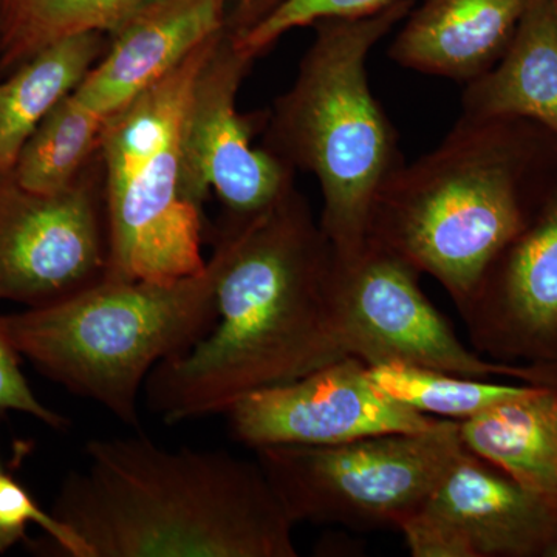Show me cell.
<instances>
[{
	"instance_id": "6da1fadb",
	"label": "cell",
	"mask_w": 557,
	"mask_h": 557,
	"mask_svg": "<svg viewBox=\"0 0 557 557\" xmlns=\"http://www.w3.org/2000/svg\"><path fill=\"white\" fill-rule=\"evenodd\" d=\"M211 332L146 380L166 423L223 416L233 403L347 358L335 298V251L293 186L248 219L223 218Z\"/></svg>"
},
{
	"instance_id": "7a4b0ae2",
	"label": "cell",
	"mask_w": 557,
	"mask_h": 557,
	"mask_svg": "<svg viewBox=\"0 0 557 557\" xmlns=\"http://www.w3.org/2000/svg\"><path fill=\"white\" fill-rule=\"evenodd\" d=\"M51 515L90 557H296L289 518L259 461L168 449L145 435L97 438Z\"/></svg>"
},
{
	"instance_id": "3957f363",
	"label": "cell",
	"mask_w": 557,
	"mask_h": 557,
	"mask_svg": "<svg viewBox=\"0 0 557 557\" xmlns=\"http://www.w3.org/2000/svg\"><path fill=\"white\" fill-rule=\"evenodd\" d=\"M556 178L552 132L527 120L460 115L437 148L381 186L368 240L434 277L460 311Z\"/></svg>"
},
{
	"instance_id": "277c9868",
	"label": "cell",
	"mask_w": 557,
	"mask_h": 557,
	"mask_svg": "<svg viewBox=\"0 0 557 557\" xmlns=\"http://www.w3.org/2000/svg\"><path fill=\"white\" fill-rule=\"evenodd\" d=\"M413 3L391 0L364 16L311 25L295 81L263 112V148L317 178L319 225L339 256L364 247L376 194L405 163L398 132L370 87L368 60Z\"/></svg>"
},
{
	"instance_id": "5b68a950",
	"label": "cell",
	"mask_w": 557,
	"mask_h": 557,
	"mask_svg": "<svg viewBox=\"0 0 557 557\" xmlns=\"http://www.w3.org/2000/svg\"><path fill=\"white\" fill-rule=\"evenodd\" d=\"M215 260L174 282L102 278L50 306L3 314L14 347L47 379L139 428V395L153 369L214 327Z\"/></svg>"
},
{
	"instance_id": "8992f818",
	"label": "cell",
	"mask_w": 557,
	"mask_h": 557,
	"mask_svg": "<svg viewBox=\"0 0 557 557\" xmlns=\"http://www.w3.org/2000/svg\"><path fill=\"white\" fill-rule=\"evenodd\" d=\"M223 33L106 121L109 281L174 282L207 269L203 208L186 196L183 131L194 83Z\"/></svg>"
},
{
	"instance_id": "52a82bcc",
	"label": "cell",
	"mask_w": 557,
	"mask_h": 557,
	"mask_svg": "<svg viewBox=\"0 0 557 557\" xmlns=\"http://www.w3.org/2000/svg\"><path fill=\"white\" fill-rule=\"evenodd\" d=\"M463 449L458 421L446 420L428 432L255 450L295 523L399 530L424 507Z\"/></svg>"
},
{
	"instance_id": "ba28073f",
	"label": "cell",
	"mask_w": 557,
	"mask_h": 557,
	"mask_svg": "<svg viewBox=\"0 0 557 557\" xmlns=\"http://www.w3.org/2000/svg\"><path fill=\"white\" fill-rule=\"evenodd\" d=\"M418 277L408 262L370 240L355 255L335 252L336 310L347 357L368 368L401 362L474 379L557 387V370L494 361L465 346Z\"/></svg>"
},
{
	"instance_id": "9c48e42d",
	"label": "cell",
	"mask_w": 557,
	"mask_h": 557,
	"mask_svg": "<svg viewBox=\"0 0 557 557\" xmlns=\"http://www.w3.org/2000/svg\"><path fill=\"white\" fill-rule=\"evenodd\" d=\"M109 267L100 150L58 194L25 189L0 174V300L50 306L98 284Z\"/></svg>"
},
{
	"instance_id": "30bf717a",
	"label": "cell",
	"mask_w": 557,
	"mask_h": 557,
	"mask_svg": "<svg viewBox=\"0 0 557 557\" xmlns=\"http://www.w3.org/2000/svg\"><path fill=\"white\" fill-rule=\"evenodd\" d=\"M255 61L226 28L194 83L183 131L186 196L203 208L212 190L231 219L252 218L296 186L295 170L252 145L263 112L245 115L237 109Z\"/></svg>"
},
{
	"instance_id": "8fae6325",
	"label": "cell",
	"mask_w": 557,
	"mask_h": 557,
	"mask_svg": "<svg viewBox=\"0 0 557 557\" xmlns=\"http://www.w3.org/2000/svg\"><path fill=\"white\" fill-rule=\"evenodd\" d=\"M223 416L233 438L251 449L341 445L373 435L428 432L446 421L388 398L370 381L368 366L354 357L244 395Z\"/></svg>"
},
{
	"instance_id": "7c38bea8",
	"label": "cell",
	"mask_w": 557,
	"mask_h": 557,
	"mask_svg": "<svg viewBox=\"0 0 557 557\" xmlns=\"http://www.w3.org/2000/svg\"><path fill=\"white\" fill-rule=\"evenodd\" d=\"M460 314L483 357L557 370V178Z\"/></svg>"
},
{
	"instance_id": "4fadbf2b",
	"label": "cell",
	"mask_w": 557,
	"mask_h": 557,
	"mask_svg": "<svg viewBox=\"0 0 557 557\" xmlns=\"http://www.w3.org/2000/svg\"><path fill=\"white\" fill-rule=\"evenodd\" d=\"M468 557H552L557 498L528 490L465 448L424 507Z\"/></svg>"
},
{
	"instance_id": "5bb4252c",
	"label": "cell",
	"mask_w": 557,
	"mask_h": 557,
	"mask_svg": "<svg viewBox=\"0 0 557 557\" xmlns=\"http://www.w3.org/2000/svg\"><path fill=\"white\" fill-rule=\"evenodd\" d=\"M231 0H150L109 33L101 60L75 94L110 116L228 27Z\"/></svg>"
},
{
	"instance_id": "9a60e30c",
	"label": "cell",
	"mask_w": 557,
	"mask_h": 557,
	"mask_svg": "<svg viewBox=\"0 0 557 557\" xmlns=\"http://www.w3.org/2000/svg\"><path fill=\"white\" fill-rule=\"evenodd\" d=\"M531 0H420L387 54L399 67L468 84L507 51Z\"/></svg>"
},
{
	"instance_id": "2e32d148",
	"label": "cell",
	"mask_w": 557,
	"mask_h": 557,
	"mask_svg": "<svg viewBox=\"0 0 557 557\" xmlns=\"http://www.w3.org/2000/svg\"><path fill=\"white\" fill-rule=\"evenodd\" d=\"M465 86L461 115L527 120L557 138V0H531L504 57Z\"/></svg>"
},
{
	"instance_id": "e0dca14e",
	"label": "cell",
	"mask_w": 557,
	"mask_h": 557,
	"mask_svg": "<svg viewBox=\"0 0 557 557\" xmlns=\"http://www.w3.org/2000/svg\"><path fill=\"white\" fill-rule=\"evenodd\" d=\"M465 448L520 485L557 498V387L522 384L458 421Z\"/></svg>"
},
{
	"instance_id": "ac0fdd59",
	"label": "cell",
	"mask_w": 557,
	"mask_h": 557,
	"mask_svg": "<svg viewBox=\"0 0 557 557\" xmlns=\"http://www.w3.org/2000/svg\"><path fill=\"white\" fill-rule=\"evenodd\" d=\"M108 46L104 32L69 36L0 78V174L13 171L33 132L78 89Z\"/></svg>"
},
{
	"instance_id": "d6986e66",
	"label": "cell",
	"mask_w": 557,
	"mask_h": 557,
	"mask_svg": "<svg viewBox=\"0 0 557 557\" xmlns=\"http://www.w3.org/2000/svg\"><path fill=\"white\" fill-rule=\"evenodd\" d=\"M150 0H0V78L50 44L115 30Z\"/></svg>"
},
{
	"instance_id": "ffe728a7",
	"label": "cell",
	"mask_w": 557,
	"mask_h": 557,
	"mask_svg": "<svg viewBox=\"0 0 557 557\" xmlns=\"http://www.w3.org/2000/svg\"><path fill=\"white\" fill-rule=\"evenodd\" d=\"M108 119L73 91L25 143L11 171L14 178L33 193L58 194L67 189L100 150Z\"/></svg>"
},
{
	"instance_id": "44dd1931",
	"label": "cell",
	"mask_w": 557,
	"mask_h": 557,
	"mask_svg": "<svg viewBox=\"0 0 557 557\" xmlns=\"http://www.w3.org/2000/svg\"><path fill=\"white\" fill-rule=\"evenodd\" d=\"M369 379L379 391L406 408L442 420L463 421L522 386L457 375L442 370L388 362L370 366Z\"/></svg>"
},
{
	"instance_id": "7402d4cb",
	"label": "cell",
	"mask_w": 557,
	"mask_h": 557,
	"mask_svg": "<svg viewBox=\"0 0 557 557\" xmlns=\"http://www.w3.org/2000/svg\"><path fill=\"white\" fill-rule=\"evenodd\" d=\"M25 542L36 555L90 557L83 541L51 512L40 508L20 480L0 475V555Z\"/></svg>"
},
{
	"instance_id": "603a6c76",
	"label": "cell",
	"mask_w": 557,
	"mask_h": 557,
	"mask_svg": "<svg viewBox=\"0 0 557 557\" xmlns=\"http://www.w3.org/2000/svg\"><path fill=\"white\" fill-rule=\"evenodd\" d=\"M391 0H276L248 30L233 35L239 49L252 58L267 53L282 36L329 17L364 16Z\"/></svg>"
},
{
	"instance_id": "cb8c5ba5",
	"label": "cell",
	"mask_w": 557,
	"mask_h": 557,
	"mask_svg": "<svg viewBox=\"0 0 557 557\" xmlns=\"http://www.w3.org/2000/svg\"><path fill=\"white\" fill-rule=\"evenodd\" d=\"M21 358L0 318V421L10 413H25L54 431H64L67 418L36 397L22 372Z\"/></svg>"
},
{
	"instance_id": "d4e9b609",
	"label": "cell",
	"mask_w": 557,
	"mask_h": 557,
	"mask_svg": "<svg viewBox=\"0 0 557 557\" xmlns=\"http://www.w3.org/2000/svg\"><path fill=\"white\" fill-rule=\"evenodd\" d=\"M276 0H231L228 28L231 32L244 33L256 24L273 7Z\"/></svg>"
},
{
	"instance_id": "484cf974",
	"label": "cell",
	"mask_w": 557,
	"mask_h": 557,
	"mask_svg": "<svg viewBox=\"0 0 557 557\" xmlns=\"http://www.w3.org/2000/svg\"><path fill=\"white\" fill-rule=\"evenodd\" d=\"M552 557H557V547L555 548V552L552 553Z\"/></svg>"
},
{
	"instance_id": "4316f807",
	"label": "cell",
	"mask_w": 557,
	"mask_h": 557,
	"mask_svg": "<svg viewBox=\"0 0 557 557\" xmlns=\"http://www.w3.org/2000/svg\"><path fill=\"white\" fill-rule=\"evenodd\" d=\"M2 474H3L2 467H0V475H2Z\"/></svg>"
}]
</instances>
